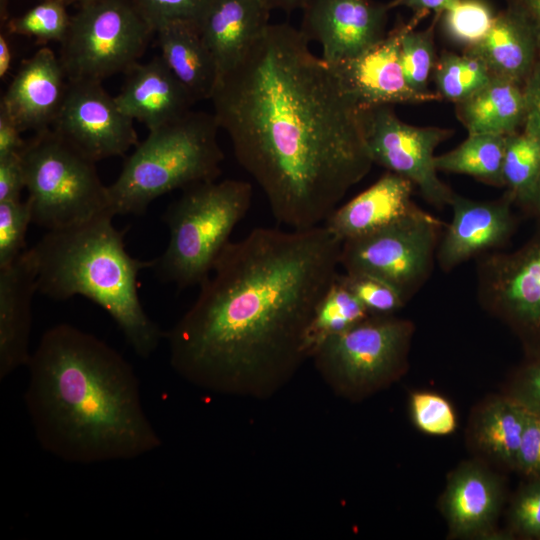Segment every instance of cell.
<instances>
[{
  "label": "cell",
  "instance_id": "cell-25",
  "mask_svg": "<svg viewBox=\"0 0 540 540\" xmlns=\"http://www.w3.org/2000/svg\"><path fill=\"white\" fill-rule=\"evenodd\" d=\"M499 499L497 486L484 472L472 468L458 473L445 498L451 528L462 535L485 529L498 511Z\"/></svg>",
  "mask_w": 540,
  "mask_h": 540
},
{
  "label": "cell",
  "instance_id": "cell-13",
  "mask_svg": "<svg viewBox=\"0 0 540 540\" xmlns=\"http://www.w3.org/2000/svg\"><path fill=\"white\" fill-rule=\"evenodd\" d=\"M133 121L96 81H68L52 129L85 156L99 160L122 156L139 141Z\"/></svg>",
  "mask_w": 540,
  "mask_h": 540
},
{
  "label": "cell",
  "instance_id": "cell-40",
  "mask_svg": "<svg viewBox=\"0 0 540 540\" xmlns=\"http://www.w3.org/2000/svg\"><path fill=\"white\" fill-rule=\"evenodd\" d=\"M25 188L22 153L0 158V201L21 199Z\"/></svg>",
  "mask_w": 540,
  "mask_h": 540
},
{
  "label": "cell",
  "instance_id": "cell-21",
  "mask_svg": "<svg viewBox=\"0 0 540 540\" xmlns=\"http://www.w3.org/2000/svg\"><path fill=\"white\" fill-rule=\"evenodd\" d=\"M265 0H212L199 23L218 77L234 66L270 24Z\"/></svg>",
  "mask_w": 540,
  "mask_h": 540
},
{
  "label": "cell",
  "instance_id": "cell-24",
  "mask_svg": "<svg viewBox=\"0 0 540 540\" xmlns=\"http://www.w3.org/2000/svg\"><path fill=\"white\" fill-rule=\"evenodd\" d=\"M455 113L468 133H514L527 117L523 85L492 76L486 85L456 103Z\"/></svg>",
  "mask_w": 540,
  "mask_h": 540
},
{
  "label": "cell",
  "instance_id": "cell-18",
  "mask_svg": "<svg viewBox=\"0 0 540 540\" xmlns=\"http://www.w3.org/2000/svg\"><path fill=\"white\" fill-rule=\"evenodd\" d=\"M38 291L37 270L30 248L0 268V379L30 359L32 299Z\"/></svg>",
  "mask_w": 540,
  "mask_h": 540
},
{
  "label": "cell",
  "instance_id": "cell-20",
  "mask_svg": "<svg viewBox=\"0 0 540 540\" xmlns=\"http://www.w3.org/2000/svg\"><path fill=\"white\" fill-rule=\"evenodd\" d=\"M414 185L387 171L347 203L338 206L323 225L341 242L369 234L407 216L418 206Z\"/></svg>",
  "mask_w": 540,
  "mask_h": 540
},
{
  "label": "cell",
  "instance_id": "cell-9",
  "mask_svg": "<svg viewBox=\"0 0 540 540\" xmlns=\"http://www.w3.org/2000/svg\"><path fill=\"white\" fill-rule=\"evenodd\" d=\"M442 226L418 207L386 227L343 241L340 267L388 283L407 303L433 272Z\"/></svg>",
  "mask_w": 540,
  "mask_h": 540
},
{
  "label": "cell",
  "instance_id": "cell-50",
  "mask_svg": "<svg viewBox=\"0 0 540 540\" xmlns=\"http://www.w3.org/2000/svg\"><path fill=\"white\" fill-rule=\"evenodd\" d=\"M71 1H77L79 3V5H81V4L87 3V2L92 1V0H71Z\"/></svg>",
  "mask_w": 540,
  "mask_h": 540
},
{
  "label": "cell",
  "instance_id": "cell-5",
  "mask_svg": "<svg viewBox=\"0 0 540 540\" xmlns=\"http://www.w3.org/2000/svg\"><path fill=\"white\" fill-rule=\"evenodd\" d=\"M219 129L213 113L191 110L149 130L108 186L112 214L142 215L166 193L216 180L224 159L217 140Z\"/></svg>",
  "mask_w": 540,
  "mask_h": 540
},
{
  "label": "cell",
  "instance_id": "cell-38",
  "mask_svg": "<svg viewBox=\"0 0 540 540\" xmlns=\"http://www.w3.org/2000/svg\"><path fill=\"white\" fill-rule=\"evenodd\" d=\"M527 408V420L515 466L527 476L540 477V411L529 406Z\"/></svg>",
  "mask_w": 540,
  "mask_h": 540
},
{
  "label": "cell",
  "instance_id": "cell-47",
  "mask_svg": "<svg viewBox=\"0 0 540 540\" xmlns=\"http://www.w3.org/2000/svg\"><path fill=\"white\" fill-rule=\"evenodd\" d=\"M269 7L290 13L296 9H302L310 0H265Z\"/></svg>",
  "mask_w": 540,
  "mask_h": 540
},
{
  "label": "cell",
  "instance_id": "cell-43",
  "mask_svg": "<svg viewBox=\"0 0 540 540\" xmlns=\"http://www.w3.org/2000/svg\"><path fill=\"white\" fill-rule=\"evenodd\" d=\"M513 12L528 27L540 48V0H505Z\"/></svg>",
  "mask_w": 540,
  "mask_h": 540
},
{
  "label": "cell",
  "instance_id": "cell-41",
  "mask_svg": "<svg viewBox=\"0 0 540 540\" xmlns=\"http://www.w3.org/2000/svg\"><path fill=\"white\" fill-rule=\"evenodd\" d=\"M530 408L540 411V357L533 358L524 369L517 397Z\"/></svg>",
  "mask_w": 540,
  "mask_h": 540
},
{
  "label": "cell",
  "instance_id": "cell-44",
  "mask_svg": "<svg viewBox=\"0 0 540 540\" xmlns=\"http://www.w3.org/2000/svg\"><path fill=\"white\" fill-rule=\"evenodd\" d=\"M458 0H390L387 3L391 10L396 8H407L413 14L428 16L431 12L440 15Z\"/></svg>",
  "mask_w": 540,
  "mask_h": 540
},
{
  "label": "cell",
  "instance_id": "cell-19",
  "mask_svg": "<svg viewBox=\"0 0 540 540\" xmlns=\"http://www.w3.org/2000/svg\"><path fill=\"white\" fill-rule=\"evenodd\" d=\"M125 75L115 100L123 113L148 130L182 118L195 104L161 55L146 63H136Z\"/></svg>",
  "mask_w": 540,
  "mask_h": 540
},
{
  "label": "cell",
  "instance_id": "cell-33",
  "mask_svg": "<svg viewBox=\"0 0 540 540\" xmlns=\"http://www.w3.org/2000/svg\"><path fill=\"white\" fill-rule=\"evenodd\" d=\"M71 16L66 0H40L23 14L6 22L9 34L33 37L38 42H62L68 32Z\"/></svg>",
  "mask_w": 540,
  "mask_h": 540
},
{
  "label": "cell",
  "instance_id": "cell-16",
  "mask_svg": "<svg viewBox=\"0 0 540 540\" xmlns=\"http://www.w3.org/2000/svg\"><path fill=\"white\" fill-rule=\"evenodd\" d=\"M513 204L507 191L491 201L473 200L454 192L449 203L452 219L441 235L436 252L441 270L450 272L471 258L502 248L516 229Z\"/></svg>",
  "mask_w": 540,
  "mask_h": 540
},
{
  "label": "cell",
  "instance_id": "cell-23",
  "mask_svg": "<svg viewBox=\"0 0 540 540\" xmlns=\"http://www.w3.org/2000/svg\"><path fill=\"white\" fill-rule=\"evenodd\" d=\"M483 61L491 75L523 85L538 57L540 48L528 27L504 8L475 46L463 50Z\"/></svg>",
  "mask_w": 540,
  "mask_h": 540
},
{
  "label": "cell",
  "instance_id": "cell-8",
  "mask_svg": "<svg viewBox=\"0 0 540 540\" xmlns=\"http://www.w3.org/2000/svg\"><path fill=\"white\" fill-rule=\"evenodd\" d=\"M155 34L132 0H92L79 5L60 43L69 81H96L126 73Z\"/></svg>",
  "mask_w": 540,
  "mask_h": 540
},
{
  "label": "cell",
  "instance_id": "cell-7",
  "mask_svg": "<svg viewBox=\"0 0 540 540\" xmlns=\"http://www.w3.org/2000/svg\"><path fill=\"white\" fill-rule=\"evenodd\" d=\"M32 222L47 231L84 223L110 212L93 160L52 128L35 132L22 151Z\"/></svg>",
  "mask_w": 540,
  "mask_h": 540
},
{
  "label": "cell",
  "instance_id": "cell-34",
  "mask_svg": "<svg viewBox=\"0 0 540 540\" xmlns=\"http://www.w3.org/2000/svg\"><path fill=\"white\" fill-rule=\"evenodd\" d=\"M32 222L27 199L0 201V268L12 264L27 248L25 237Z\"/></svg>",
  "mask_w": 540,
  "mask_h": 540
},
{
  "label": "cell",
  "instance_id": "cell-45",
  "mask_svg": "<svg viewBox=\"0 0 540 540\" xmlns=\"http://www.w3.org/2000/svg\"><path fill=\"white\" fill-rule=\"evenodd\" d=\"M527 114L540 117V56L523 84Z\"/></svg>",
  "mask_w": 540,
  "mask_h": 540
},
{
  "label": "cell",
  "instance_id": "cell-32",
  "mask_svg": "<svg viewBox=\"0 0 540 540\" xmlns=\"http://www.w3.org/2000/svg\"><path fill=\"white\" fill-rule=\"evenodd\" d=\"M440 15H434L432 22L423 30L411 26L402 36L400 61L408 85L417 93L429 94V80L437 62L435 30Z\"/></svg>",
  "mask_w": 540,
  "mask_h": 540
},
{
  "label": "cell",
  "instance_id": "cell-14",
  "mask_svg": "<svg viewBox=\"0 0 540 540\" xmlns=\"http://www.w3.org/2000/svg\"><path fill=\"white\" fill-rule=\"evenodd\" d=\"M426 17L413 14L407 22L400 20L383 39L360 55L330 64L345 89L363 109L442 100L436 92L421 94L414 91L405 79L400 61L403 34Z\"/></svg>",
  "mask_w": 540,
  "mask_h": 540
},
{
  "label": "cell",
  "instance_id": "cell-12",
  "mask_svg": "<svg viewBox=\"0 0 540 540\" xmlns=\"http://www.w3.org/2000/svg\"><path fill=\"white\" fill-rule=\"evenodd\" d=\"M453 133L448 128L408 124L391 106L366 109L367 143L374 164L409 180L438 209L449 206L454 191L438 176L435 150Z\"/></svg>",
  "mask_w": 540,
  "mask_h": 540
},
{
  "label": "cell",
  "instance_id": "cell-35",
  "mask_svg": "<svg viewBox=\"0 0 540 540\" xmlns=\"http://www.w3.org/2000/svg\"><path fill=\"white\" fill-rule=\"evenodd\" d=\"M338 279L357 297L370 315H392L406 302L388 283L365 274L339 273Z\"/></svg>",
  "mask_w": 540,
  "mask_h": 540
},
{
  "label": "cell",
  "instance_id": "cell-2",
  "mask_svg": "<svg viewBox=\"0 0 540 540\" xmlns=\"http://www.w3.org/2000/svg\"><path fill=\"white\" fill-rule=\"evenodd\" d=\"M341 244L323 224L258 227L230 241L167 333L175 372L224 395L278 392L309 359L307 330L339 273Z\"/></svg>",
  "mask_w": 540,
  "mask_h": 540
},
{
  "label": "cell",
  "instance_id": "cell-29",
  "mask_svg": "<svg viewBox=\"0 0 540 540\" xmlns=\"http://www.w3.org/2000/svg\"><path fill=\"white\" fill-rule=\"evenodd\" d=\"M527 414V406L517 398L496 402L480 420L478 441L499 459L515 465Z\"/></svg>",
  "mask_w": 540,
  "mask_h": 540
},
{
  "label": "cell",
  "instance_id": "cell-1",
  "mask_svg": "<svg viewBox=\"0 0 540 540\" xmlns=\"http://www.w3.org/2000/svg\"><path fill=\"white\" fill-rule=\"evenodd\" d=\"M309 43L270 23L210 98L236 160L289 229L324 223L374 165L366 109Z\"/></svg>",
  "mask_w": 540,
  "mask_h": 540
},
{
  "label": "cell",
  "instance_id": "cell-4",
  "mask_svg": "<svg viewBox=\"0 0 540 540\" xmlns=\"http://www.w3.org/2000/svg\"><path fill=\"white\" fill-rule=\"evenodd\" d=\"M114 215L100 214L84 223L49 230L30 248L38 291L55 300L76 295L100 306L117 324L134 352L149 358L163 337L145 312L138 294L141 270L154 260L132 257L124 232L113 225Z\"/></svg>",
  "mask_w": 540,
  "mask_h": 540
},
{
  "label": "cell",
  "instance_id": "cell-27",
  "mask_svg": "<svg viewBox=\"0 0 540 540\" xmlns=\"http://www.w3.org/2000/svg\"><path fill=\"white\" fill-rule=\"evenodd\" d=\"M505 136L492 133H468L454 149L435 157L442 172L462 174L493 186H504L502 166Z\"/></svg>",
  "mask_w": 540,
  "mask_h": 540
},
{
  "label": "cell",
  "instance_id": "cell-42",
  "mask_svg": "<svg viewBox=\"0 0 540 540\" xmlns=\"http://www.w3.org/2000/svg\"><path fill=\"white\" fill-rule=\"evenodd\" d=\"M21 133L8 113L0 108V158L22 153L26 141Z\"/></svg>",
  "mask_w": 540,
  "mask_h": 540
},
{
  "label": "cell",
  "instance_id": "cell-46",
  "mask_svg": "<svg viewBox=\"0 0 540 540\" xmlns=\"http://www.w3.org/2000/svg\"><path fill=\"white\" fill-rule=\"evenodd\" d=\"M13 61V51L11 43L6 33H0V78L3 79L7 76L11 69Z\"/></svg>",
  "mask_w": 540,
  "mask_h": 540
},
{
  "label": "cell",
  "instance_id": "cell-31",
  "mask_svg": "<svg viewBox=\"0 0 540 540\" xmlns=\"http://www.w3.org/2000/svg\"><path fill=\"white\" fill-rule=\"evenodd\" d=\"M496 15L488 0H458L440 14L438 26L449 42L466 50L484 39Z\"/></svg>",
  "mask_w": 540,
  "mask_h": 540
},
{
  "label": "cell",
  "instance_id": "cell-28",
  "mask_svg": "<svg viewBox=\"0 0 540 540\" xmlns=\"http://www.w3.org/2000/svg\"><path fill=\"white\" fill-rule=\"evenodd\" d=\"M369 316L362 303L337 275L317 305L309 324L305 341L309 358L327 339L348 330Z\"/></svg>",
  "mask_w": 540,
  "mask_h": 540
},
{
  "label": "cell",
  "instance_id": "cell-36",
  "mask_svg": "<svg viewBox=\"0 0 540 540\" xmlns=\"http://www.w3.org/2000/svg\"><path fill=\"white\" fill-rule=\"evenodd\" d=\"M139 14L155 31L162 25L192 22L199 26L212 0H132Z\"/></svg>",
  "mask_w": 540,
  "mask_h": 540
},
{
  "label": "cell",
  "instance_id": "cell-17",
  "mask_svg": "<svg viewBox=\"0 0 540 540\" xmlns=\"http://www.w3.org/2000/svg\"><path fill=\"white\" fill-rule=\"evenodd\" d=\"M68 78L59 56L47 47L23 61L0 101L19 129L52 128L62 107Z\"/></svg>",
  "mask_w": 540,
  "mask_h": 540
},
{
  "label": "cell",
  "instance_id": "cell-30",
  "mask_svg": "<svg viewBox=\"0 0 540 540\" xmlns=\"http://www.w3.org/2000/svg\"><path fill=\"white\" fill-rule=\"evenodd\" d=\"M491 78L492 75L483 61L465 51L461 54L441 52L432 73L436 93L442 100L454 104L478 91Z\"/></svg>",
  "mask_w": 540,
  "mask_h": 540
},
{
  "label": "cell",
  "instance_id": "cell-10",
  "mask_svg": "<svg viewBox=\"0 0 540 540\" xmlns=\"http://www.w3.org/2000/svg\"><path fill=\"white\" fill-rule=\"evenodd\" d=\"M409 321L392 315H370L323 342L311 359L335 392H367L400 368L412 334Z\"/></svg>",
  "mask_w": 540,
  "mask_h": 540
},
{
  "label": "cell",
  "instance_id": "cell-26",
  "mask_svg": "<svg viewBox=\"0 0 540 540\" xmlns=\"http://www.w3.org/2000/svg\"><path fill=\"white\" fill-rule=\"evenodd\" d=\"M502 175L506 191L524 209L540 178V117L528 113L523 126L505 136Z\"/></svg>",
  "mask_w": 540,
  "mask_h": 540
},
{
  "label": "cell",
  "instance_id": "cell-37",
  "mask_svg": "<svg viewBox=\"0 0 540 540\" xmlns=\"http://www.w3.org/2000/svg\"><path fill=\"white\" fill-rule=\"evenodd\" d=\"M411 412L416 426L431 435H447L456 428V416L443 397L420 392L411 397Z\"/></svg>",
  "mask_w": 540,
  "mask_h": 540
},
{
  "label": "cell",
  "instance_id": "cell-39",
  "mask_svg": "<svg viewBox=\"0 0 540 540\" xmlns=\"http://www.w3.org/2000/svg\"><path fill=\"white\" fill-rule=\"evenodd\" d=\"M512 520L524 535L540 538V480L528 485L517 497Z\"/></svg>",
  "mask_w": 540,
  "mask_h": 540
},
{
  "label": "cell",
  "instance_id": "cell-49",
  "mask_svg": "<svg viewBox=\"0 0 540 540\" xmlns=\"http://www.w3.org/2000/svg\"><path fill=\"white\" fill-rule=\"evenodd\" d=\"M7 3L8 0H0V15H1V22H7Z\"/></svg>",
  "mask_w": 540,
  "mask_h": 540
},
{
  "label": "cell",
  "instance_id": "cell-48",
  "mask_svg": "<svg viewBox=\"0 0 540 540\" xmlns=\"http://www.w3.org/2000/svg\"><path fill=\"white\" fill-rule=\"evenodd\" d=\"M525 210L531 215H533L536 218L538 224H540V178L532 196V199L525 208Z\"/></svg>",
  "mask_w": 540,
  "mask_h": 540
},
{
  "label": "cell",
  "instance_id": "cell-15",
  "mask_svg": "<svg viewBox=\"0 0 540 540\" xmlns=\"http://www.w3.org/2000/svg\"><path fill=\"white\" fill-rule=\"evenodd\" d=\"M302 11L299 29L320 44L328 64L360 55L388 32L390 9L375 0H310Z\"/></svg>",
  "mask_w": 540,
  "mask_h": 540
},
{
  "label": "cell",
  "instance_id": "cell-6",
  "mask_svg": "<svg viewBox=\"0 0 540 540\" xmlns=\"http://www.w3.org/2000/svg\"><path fill=\"white\" fill-rule=\"evenodd\" d=\"M243 180L205 181L183 189L163 214L169 229L165 251L154 260L159 279L178 289L200 285L211 273L252 201Z\"/></svg>",
  "mask_w": 540,
  "mask_h": 540
},
{
  "label": "cell",
  "instance_id": "cell-3",
  "mask_svg": "<svg viewBox=\"0 0 540 540\" xmlns=\"http://www.w3.org/2000/svg\"><path fill=\"white\" fill-rule=\"evenodd\" d=\"M26 409L40 446L69 463L132 460L161 446L130 363L73 325L44 332L28 364Z\"/></svg>",
  "mask_w": 540,
  "mask_h": 540
},
{
  "label": "cell",
  "instance_id": "cell-11",
  "mask_svg": "<svg viewBox=\"0 0 540 540\" xmlns=\"http://www.w3.org/2000/svg\"><path fill=\"white\" fill-rule=\"evenodd\" d=\"M476 259L480 303L518 332L533 358L540 357V224L518 249Z\"/></svg>",
  "mask_w": 540,
  "mask_h": 540
},
{
  "label": "cell",
  "instance_id": "cell-22",
  "mask_svg": "<svg viewBox=\"0 0 540 540\" xmlns=\"http://www.w3.org/2000/svg\"><path fill=\"white\" fill-rule=\"evenodd\" d=\"M160 55L193 101L210 100L218 80V69L199 26L175 21L156 31Z\"/></svg>",
  "mask_w": 540,
  "mask_h": 540
}]
</instances>
